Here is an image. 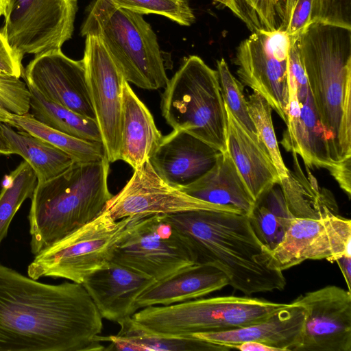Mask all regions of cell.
Returning a JSON list of instances; mask_svg holds the SVG:
<instances>
[{
    "label": "cell",
    "mask_w": 351,
    "mask_h": 351,
    "mask_svg": "<svg viewBox=\"0 0 351 351\" xmlns=\"http://www.w3.org/2000/svg\"><path fill=\"white\" fill-rule=\"evenodd\" d=\"M102 319L82 284L43 283L0 263V351L104 350Z\"/></svg>",
    "instance_id": "obj_1"
},
{
    "label": "cell",
    "mask_w": 351,
    "mask_h": 351,
    "mask_svg": "<svg viewBox=\"0 0 351 351\" xmlns=\"http://www.w3.org/2000/svg\"><path fill=\"white\" fill-rule=\"evenodd\" d=\"M165 215L186 239L196 263L221 269L234 289L249 296L285 289L282 271L273 266L270 251L257 238L247 215L208 210Z\"/></svg>",
    "instance_id": "obj_2"
},
{
    "label": "cell",
    "mask_w": 351,
    "mask_h": 351,
    "mask_svg": "<svg viewBox=\"0 0 351 351\" xmlns=\"http://www.w3.org/2000/svg\"><path fill=\"white\" fill-rule=\"evenodd\" d=\"M298 43L318 117L340 162L351 157V29L311 23Z\"/></svg>",
    "instance_id": "obj_3"
},
{
    "label": "cell",
    "mask_w": 351,
    "mask_h": 351,
    "mask_svg": "<svg viewBox=\"0 0 351 351\" xmlns=\"http://www.w3.org/2000/svg\"><path fill=\"white\" fill-rule=\"evenodd\" d=\"M106 156L76 162L58 176L37 183L28 215L35 256L99 215L112 197Z\"/></svg>",
    "instance_id": "obj_4"
},
{
    "label": "cell",
    "mask_w": 351,
    "mask_h": 351,
    "mask_svg": "<svg viewBox=\"0 0 351 351\" xmlns=\"http://www.w3.org/2000/svg\"><path fill=\"white\" fill-rule=\"evenodd\" d=\"M80 33L100 40L128 83L149 90L167 86L157 36L143 14L117 8L108 0H93Z\"/></svg>",
    "instance_id": "obj_5"
},
{
    "label": "cell",
    "mask_w": 351,
    "mask_h": 351,
    "mask_svg": "<svg viewBox=\"0 0 351 351\" xmlns=\"http://www.w3.org/2000/svg\"><path fill=\"white\" fill-rule=\"evenodd\" d=\"M164 88L161 111L167 123L225 152L227 114L217 71L190 56Z\"/></svg>",
    "instance_id": "obj_6"
},
{
    "label": "cell",
    "mask_w": 351,
    "mask_h": 351,
    "mask_svg": "<svg viewBox=\"0 0 351 351\" xmlns=\"http://www.w3.org/2000/svg\"><path fill=\"white\" fill-rule=\"evenodd\" d=\"M289 304L234 295L194 299L167 306H152L132 318L147 330L188 337L199 332L237 329L261 322Z\"/></svg>",
    "instance_id": "obj_7"
},
{
    "label": "cell",
    "mask_w": 351,
    "mask_h": 351,
    "mask_svg": "<svg viewBox=\"0 0 351 351\" xmlns=\"http://www.w3.org/2000/svg\"><path fill=\"white\" fill-rule=\"evenodd\" d=\"M140 215L114 219L104 210L84 224L35 255L29 277L64 278L82 284L95 271L108 264L122 237Z\"/></svg>",
    "instance_id": "obj_8"
},
{
    "label": "cell",
    "mask_w": 351,
    "mask_h": 351,
    "mask_svg": "<svg viewBox=\"0 0 351 351\" xmlns=\"http://www.w3.org/2000/svg\"><path fill=\"white\" fill-rule=\"evenodd\" d=\"M113 262L160 280L196 264L186 239L165 215L138 216L113 252Z\"/></svg>",
    "instance_id": "obj_9"
},
{
    "label": "cell",
    "mask_w": 351,
    "mask_h": 351,
    "mask_svg": "<svg viewBox=\"0 0 351 351\" xmlns=\"http://www.w3.org/2000/svg\"><path fill=\"white\" fill-rule=\"evenodd\" d=\"M77 0H6L1 32L21 58L61 49L74 29Z\"/></svg>",
    "instance_id": "obj_10"
},
{
    "label": "cell",
    "mask_w": 351,
    "mask_h": 351,
    "mask_svg": "<svg viewBox=\"0 0 351 351\" xmlns=\"http://www.w3.org/2000/svg\"><path fill=\"white\" fill-rule=\"evenodd\" d=\"M290 37L283 31H257L242 40L233 62L245 86L261 95L287 123Z\"/></svg>",
    "instance_id": "obj_11"
},
{
    "label": "cell",
    "mask_w": 351,
    "mask_h": 351,
    "mask_svg": "<svg viewBox=\"0 0 351 351\" xmlns=\"http://www.w3.org/2000/svg\"><path fill=\"white\" fill-rule=\"evenodd\" d=\"M195 210L243 214L234 208L197 199L171 186L156 173L149 160L134 169L130 180L112 196L104 208L115 220L130 216L169 215Z\"/></svg>",
    "instance_id": "obj_12"
},
{
    "label": "cell",
    "mask_w": 351,
    "mask_h": 351,
    "mask_svg": "<svg viewBox=\"0 0 351 351\" xmlns=\"http://www.w3.org/2000/svg\"><path fill=\"white\" fill-rule=\"evenodd\" d=\"M88 89L109 162L119 160L122 88L125 80L103 45L86 36L82 59Z\"/></svg>",
    "instance_id": "obj_13"
},
{
    "label": "cell",
    "mask_w": 351,
    "mask_h": 351,
    "mask_svg": "<svg viewBox=\"0 0 351 351\" xmlns=\"http://www.w3.org/2000/svg\"><path fill=\"white\" fill-rule=\"evenodd\" d=\"M270 255L273 266L282 271L306 260L334 262L342 256H351V221L339 214L294 217Z\"/></svg>",
    "instance_id": "obj_14"
},
{
    "label": "cell",
    "mask_w": 351,
    "mask_h": 351,
    "mask_svg": "<svg viewBox=\"0 0 351 351\" xmlns=\"http://www.w3.org/2000/svg\"><path fill=\"white\" fill-rule=\"evenodd\" d=\"M292 303L306 311L295 351H351V293L328 285L300 295Z\"/></svg>",
    "instance_id": "obj_15"
},
{
    "label": "cell",
    "mask_w": 351,
    "mask_h": 351,
    "mask_svg": "<svg viewBox=\"0 0 351 351\" xmlns=\"http://www.w3.org/2000/svg\"><path fill=\"white\" fill-rule=\"evenodd\" d=\"M22 77L47 100L96 120L82 60L71 59L61 49L40 53Z\"/></svg>",
    "instance_id": "obj_16"
},
{
    "label": "cell",
    "mask_w": 351,
    "mask_h": 351,
    "mask_svg": "<svg viewBox=\"0 0 351 351\" xmlns=\"http://www.w3.org/2000/svg\"><path fill=\"white\" fill-rule=\"evenodd\" d=\"M288 90L287 129L280 144L287 151L300 155L306 168L328 170L339 161L332 138L319 121L311 91L300 103L295 81L289 74Z\"/></svg>",
    "instance_id": "obj_17"
},
{
    "label": "cell",
    "mask_w": 351,
    "mask_h": 351,
    "mask_svg": "<svg viewBox=\"0 0 351 351\" xmlns=\"http://www.w3.org/2000/svg\"><path fill=\"white\" fill-rule=\"evenodd\" d=\"M156 281L141 272L110 262L88 276L82 285L102 318L119 324L136 312L137 298Z\"/></svg>",
    "instance_id": "obj_18"
},
{
    "label": "cell",
    "mask_w": 351,
    "mask_h": 351,
    "mask_svg": "<svg viewBox=\"0 0 351 351\" xmlns=\"http://www.w3.org/2000/svg\"><path fill=\"white\" fill-rule=\"evenodd\" d=\"M219 152L184 131L173 130L162 136L149 162L165 182L181 189L207 172Z\"/></svg>",
    "instance_id": "obj_19"
},
{
    "label": "cell",
    "mask_w": 351,
    "mask_h": 351,
    "mask_svg": "<svg viewBox=\"0 0 351 351\" xmlns=\"http://www.w3.org/2000/svg\"><path fill=\"white\" fill-rule=\"evenodd\" d=\"M305 315L304 307L291 302L254 324L225 331L199 332L193 336L231 349L245 341H256L278 351H295L300 343Z\"/></svg>",
    "instance_id": "obj_20"
},
{
    "label": "cell",
    "mask_w": 351,
    "mask_h": 351,
    "mask_svg": "<svg viewBox=\"0 0 351 351\" xmlns=\"http://www.w3.org/2000/svg\"><path fill=\"white\" fill-rule=\"evenodd\" d=\"M226 151L255 202L280 179L271 156L257 134L247 130L225 105Z\"/></svg>",
    "instance_id": "obj_21"
},
{
    "label": "cell",
    "mask_w": 351,
    "mask_h": 351,
    "mask_svg": "<svg viewBox=\"0 0 351 351\" xmlns=\"http://www.w3.org/2000/svg\"><path fill=\"white\" fill-rule=\"evenodd\" d=\"M229 285L228 276L208 264H193L156 281L136 299L137 308L167 306L208 295Z\"/></svg>",
    "instance_id": "obj_22"
},
{
    "label": "cell",
    "mask_w": 351,
    "mask_h": 351,
    "mask_svg": "<svg viewBox=\"0 0 351 351\" xmlns=\"http://www.w3.org/2000/svg\"><path fill=\"white\" fill-rule=\"evenodd\" d=\"M162 138L152 114L125 80L122 88L119 160L133 169H137L149 160Z\"/></svg>",
    "instance_id": "obj_23"
},
{
    "label": "cell",
    "mask_w": 351,
    "mask_h": 351,
    "mask_svg": "<svg viewBox=\"0 0 351 351\" xmlns=\"http://www.w3.org/2000/svg\"><path fill=\"white\" fill-rule=\"evenodd\" d=\"M180 189L202 201L237 208L247 216L256 203L226 150L219 152L207 172Z\"/></svg>",
    "instance_id": "obj_24"
},
{
    "label": "cell",
    "mask_w": 351,
    "mask_h": 351,
    "mask_svg": "<svg viewBox=\"0 0 351 351\" xmlns=\"http://www.w3.org/2000/svg\"><path fill=\"white\" fill-rule=\"evenodd\" d=\"M116 335L98 336L99 341H108L104 350L227 351L230 348L208 342L194 336L165 335L146 329L132 317L119 322Z\"/></svg>",
    "instance_id": "obj_25"
},
{
    "label": "cell",
    "mask_w": 351,
    "mask_h": 351,
    "mask_svg": "<svg viewBox=\"0 0 351 351\" xmlns=\"http://www.w3.org/2000/svg\"><path fill=\"white\" fill-rule=\"evenodd\" d=\"M292 154L293 170H289L287 177L280 179L279 183L292 215L298 218L319 219L338 215V206L331 192L321 188L309 171L306 176L301 169L297 154Z\"/></svg>",
    "instance_id": "obj_26"
},
{
    "label": "cell",
    "mask_w": 351,
    "mask_h": 351,
    "mask_svg": "<svg viewBox=\"0 0 351 351\" xmlns=\"http://www.w3.org/2000/svg\"><path fill=\"white\" fill-rule=\"evenodd\" d=\"M3 134L12 154L22 156L34 171L37 183L51 180L63 173L74 162L59 148L24 130L16 131L2 122Z\"/></svg>",
    "instance_id": "obj_27"
},
{
    "label": "cell",
    "mask_w": 351,
    "mask_h": 351,
    "mask_svg": "<svg viewBox=\"0 0 351 351\" xmlns=\"http://www.w3.org/2000/svg\"><path fill=\"white\" fill-rule=\"evenodd\" d=\"M30 93L31 114L45 125L83 140L102 143L97 122L45 99L34 87L27 84Z\"/></svg>",
    "instance_id": "obj_28"
},
{
    "label": "cell",
    "mask_w": 351,
    "mask_h": 351,
    "mask_svg": "<svg viewBox=\"0 0 351 351\" xmlns=\"http://www.w3.org/2000/svg\"><path fill=\"white\" fill-rule=\"evenodd\" d=\"M247 217L257 238L269 251L280 243L294 218L287 208L279 184L256 201Z\"/></svg>",
    "instance_id": "obj_29"
},
{
    "label": "cell",
    "mask_w": 351,
    "mask_h": 351,
    "mask_svg": "<svg viewBox=\"0 0 351 351\" xmlns=\"http://www.w3.org/2000/svg\"><path fill=\"white\" fill-rule=\"evenodd\" d=\"M8 124L47 141L76 162H95L106 156L102 143L83 140L51 128L36 120L29 112L12 114Z\"/></svg>",
    "instance_id": "obj_30"
},
{
    "label": "cell",
    "mask_w": 351,
    "mask_h": 351,
    "mask_svg": "<svg viewBox=\"0 0 351 351\" xmlns=\"http://www.w3.org/2000/svg\"><path fill=\"white\" fill-rule=\"evenodd\" d=\"M0 192V244L7 236L10 223L37 184L34 171L26 161L21 162L3 180Z\"/></svg>",
    "instance_id": "obj_31"
},
{
    "label": "cell",
    "mask_w": 351,
    "mask_h": 351,
    "mask_svg": "<svg viewBox=\"0 0 351 351\" xmlns=\"http://www.w3.org/2000/svg\"><path fill=\"white\" fill-rule=\"evenodd\" d=\"M218 10L228 9L251 32L280 29L284 0H211Z\"/></svg>",
    "instance_id": "obj_32"
},
{
    "label": "cell",
    "mask_w": 351,
    "mask_h": 351,
    "mask_svg": "<svg viewBox=\"0 0 351 351\" xmlns=\"http://www.w3.org/2000/svg\"><path fill=\"white\" fill-rule=\"evenodd\" d=\"M246 101L256 134L267 147L280 179L287 178L289 169L282 160L278 147L271 118L272 108L256 91H253Z\"/></svg>",
    "instance_id": "obj_33"
},
{
    "label": "cell",
    "mask_w": 351,
    "mask_h": 351,
    "mask_svg": "<svg viewBox=\"0 0 351 351\" xmlns=\"http://www.w3.org/2000/svg\"><path fill=\"white\" fill-rule=\"evenodd\" d=\"M116 7L141 14H156L184 26L195 22V17L185 0H108Z\"/></svg>",
    "instance_id": "obj_34"
},
{
    "label": "cell",
    "mask_w": 351,
    "mask_h": 351,
    "mask_svg": "<svg viewBox=\"0 0 351 351\" xmlns=\"http://www.w3.org/2000/svg\"><path fill=\"white\" fill-rule=\"evenodd\" d=\"M219 85L225 105L234 117L247 130L256 134L250 118L243 86L230 72L224 58L217 62Z\"/></svg>",
    "instance_id": "obj_35"
},
{
    "label": "cell",
    "mask_w": 351,
    "mask_h": 351,
    "mask_svg": "<svg viewBox=\"0 0 351 351\" xmlns=\"http://www.w3.org/2000/svg\"><path fill=\"white\" fill-rule=\"evenodd\" d=\"M30 93L20 78L0 75V121L9 123L12 114L29 111Z\"/></svg>",
    "instance_id": "obj_36"
},
{
    "label": "cell",
    "mask_w": 351,
    "mask_h": 351,
    "mask_svg": "<svg viewBox=\"0 0 351 351\" xmlns=\"http://www.w3.org/2000/svg\"><path fill=\"white\" fill-rule=\"evenodd\" d=\"M311 23L351 29V0H313Z\"/></svg>",
    "instance_id": "obj_37"
},
{
    "label": "cell",
    "mask_w": 351,
    "mask_h": 351,
    "mask_svg": "<svg viewBox=\"0 0 351 351\" xmlns=\"http://www.w3.org/2000/svg\"><path fill=\"white\" fill-rule=\"evenodd\" d=\"M313 0H284L280 27L290 38H298L311 23Z\"/></svg>",
    "instance_id": "obj_38"
},
{
    "label": "cell",
    "mask_w": 351,
    "mask_h": 351,
    "mask_svg": "<svg viewBox=\"0 0 351 351\" xmlns=\"http://www.w3.org/2000/svg\"><path fill=\"white\" fill-rule=\"evenodd\" d=\"M298 38H290L291 44L288 54V73L293 78L300 103L304 101L309 89L308 82L302 61Z\"/></svg>",
    "instance_id": "obj_39"
},
{
    "label": "cell",
    "mask_w": 351,
    "mask_h": 351,
    "mask_svg": "<svg viewBox=\"0 0 351 351\" xmlns=\"http://www.w3.org/2000/svg\"><path fill=\"white\" fill-rule=\"evenodd\" d=\"M22 60L12 50L0 30V75L21 78L24 70Z\"/></svg>",
    "instance_id": "obj_40"
},
{
    "label": "cell",
    "mask_w": 351,
    "mask_h": 351,
    "mask_svg": "<svg viewBox=\"0 0 351 351\" xmlns=\"http://www.w3.org/2000/svg\"><path fill=\"white\" fill-rule=\"evenodd\" d=\"M351 157L347 158L337 163H335L328 170L339 184L340 188L346 193L350 199V164Z\"/></svg>",
    "instance_id": "obj_41"
},
{
    "label": "cell",
    "mask_w": 351,
    "mask_h": 351,
    "mask_svg": "<svg viewBox=\"0 0 351 351\" xmlns=\"http://www.w3.org/2000/svg\"><path fill=\"white\" fill-rule=\"evenodd\" d=\"M233 349L241 351H278L276 348L256 341H245L235 345Z\"/></svg>",
    "instance_id": "obj_42"
},
{
    "label": "cell",
    "mask_w": 351,
    "mask_h": 351,
    "mask_svg": "<svg viewBox=\"0 0 351 351\" xmlns=\"http://www.w3.org/2000/svg\"><path fill=\"white\" fill-rule=\"evenodd\" d=\"M344 277L348 291H351V256H342L335 261Z\"/></svg>",
    "instance_id": "obj_43"
},
{
    "label": "cell",
    "mask_w": 351,
    "mask_h": 351,
    "mask_svg": "<svg viewBox=\"0 0 351 351\" xmlns=\"http://www.w3.org/2000/svg\"><path fill=\"white\" fill-rule=\"evenodd\" d=\"M0 154L8 156L12 154L8 141L3 132L1 121H0Z\"/></svg>",
    "instance_id": "obj_44"
},
{
    "label": "cell",
    "mask_w": 351,
    "mask_h": 351,
    "mask_svg": "<svg viewBox=\"0 0 351 351\" xmlns=\"http://www.w3.org/2000/svg\"><path fill=\"white\" fill-rule=\"evenodd\" d=\"M6 0H0V16L3 15Z\"/></svg>",
    "instance_id": "obj_45"
},
{
    "label": "cell",
    "mask_w": 351,
    "mask_h": 351,
    "mask_svg": "<svg viewBox=\"0 0 351 351\" xmlns=\"http://www.w3.org/2000/svg\"><path fill=\"white\" fill-rule=\"evenodd\" d=\"M185 1H189V0H185Z\"/></svg>",
    "instance_id": "obj_46"
}]
</instances>
